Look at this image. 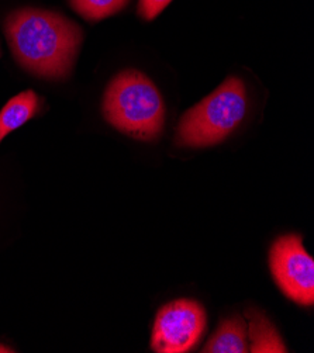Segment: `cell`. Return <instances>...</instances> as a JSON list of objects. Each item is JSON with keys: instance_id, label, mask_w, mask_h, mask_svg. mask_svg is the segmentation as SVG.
<instances>
[{"instance_id": "6da1fadb", "label": "cell", "mask_w": 314, "mask_h": 353, "mask_svg": "<svg viewBox=\"0 0 314 353\" xmlns=\"http://www.w3.org/2000/svg\"><path fill=\"white\" fill-rule=\"evenodd\" d=\"M5 32L16 61L28 72L47 79H65L71 74L82 44L77 23L34 8L10 13Z\"/></svg>"}, {"instance_id": "7a4b0ae2", "label": "cell", "mask_w": 314, "mask_h": 353, "mask_svg": "<svg viewBox=\"0 0 314 353\" xmlns=\"http://www.w3.org/2000/svg\"><path fill=\"white\" fill-rule=\"evenodd\" d=\"M103 116L134 139L154 141L164 130L165 104L150 78L128 69L113 78L104 92Z\"/></svg>"}, {"instance_id": "3957f363", "label": "cell", "mask_w": 314, "mask_h": 353, "mask_svg": "<svg viewBox=\"0 0 314 353\" xmlns=\"http://www.w3.org/2000/svg\"><path fill=\"white\" fill-rule=\"evenodd\" d=\"M247 112V89L239 78H227L212 94L189 109L179 120L175 144L204 148L220 144Z\"/></svg>"}, {"instance_id": "277c9868", "label": "cell", "mask_w": 314, "mask_h": 353, "mask_svg": "<svg viewBox=\"0 0 314 353\" xmlns=\"http://www.w3.org/2000/svg\"><path fill=\"white\" fill-rule=\"evenodd\" d=\"M269 266L279 289L292 301L314 304V261L297 234L276 239L269 252Z\"/></svg>"}, {"instance_id": "5b68a950", "label": "cell", "mask_w": 314, "mask_h": 353, "mask_svg": "<svg viewBox=\"0 0 314 353\" xmlns=\"http://www.w3.org/2000/svg\"><path fill=\"white\" fill-rule=\"evenodd\" d=\"M206 324V311L197 301H172L157 314L151 347L157 353H186L199 343Z\"/></svg>"}, {"instance_id": "8992f818", "label": "cell", "mask_w": 314, "mask_h": 353, "mask_svg": "<svg viewBox=\"0 0 314 353\" xmlns=\"http://www.w3.org/2000/svg\"><path fill=\"white\" fill-rule=\"evenodd\" d=\"M246 316L248 320V336H250V346L248 352L253 353H285L286 346L282 342L281 335L277 334L268 316L257 310V308H247Z\"/></svg>"}, {"instance_id": "52a82bcc", "label": "cell", "mask_w": 314, "mask_h": 353, "mask_svg": "<svg viewBox=\"0 0 314 353\" xmlns=\"http://www.w3.org/2000/svg\"><path fill=\"white\" fill-rule=\"evenodd\" d=\"M204 353H246L248 352L247 343V325L244 316L235 315L233 319L223 320L217 331L206 343Z\"/></svg>"}, {"instance_id": "ba28073f", "label": "cell", "mask_w": 314, "mask_h": 353, "mask_svg": "<svg viewBox=\"0 0 314 353\" xmlns=\"http://www.w3.org/2000/svg\"><path fill=\"white\" fill-rule=\"evenodd\" d=\"M40 108L39 96L32 90H26L12 97L0 110V143L14 130L20 128L37 114Z\"/></svg>"}, {"instance_id": "9c48e42d", "label": "cell", "mask_w": 314, "mask_h": 353, "mask_svg": "<svg viewBox=\"0 0 314 353\" xmlns=\"http://www.w3.org/2000/svg\"><path fill=\"white\" fill-rule=\"evenodd\" d=\"M77 13L90 21L106 19L123 10L128 0H69Z\"/></svg>"}, {"instance_id": "30bf717a", "label": "cell", "mask_w": 314, "mask_h": 353, "mask_svg": "<svg viewBox=\"0 0 314 353\" xmlns=\"http://www.w3.org/2000/svg\"><path fill=\"white\" fill-rule=\"evenodd\" d=\"M172 2V0H138V14L144 20H154Z\"/></svg>"}, {"instance_id": "8fae6325", "label": "cell", "mask_w": 314, "mask_h": 353, "mask_svg": "<svg viewBox=\"0 0 314 353\" xmlns=\"http://www.w3.org/2000/svg\"><path fill=\"white\" fill-rule=\"evenodd\" d=\"M0 352H14V350H12L10 347H8L5 345H0Z\"/></svg>"}]
</instances>
